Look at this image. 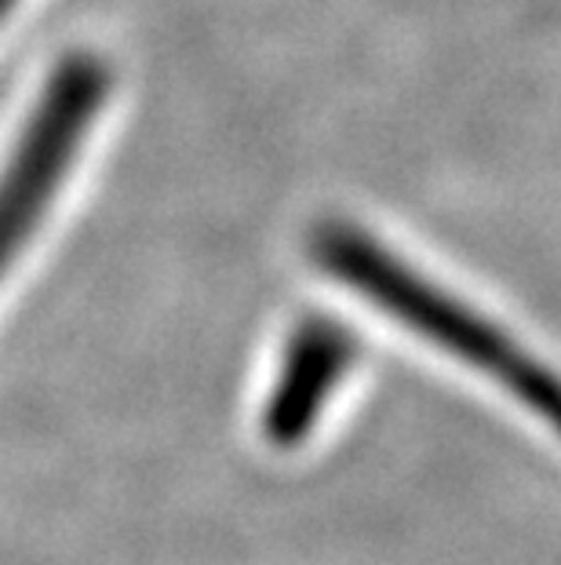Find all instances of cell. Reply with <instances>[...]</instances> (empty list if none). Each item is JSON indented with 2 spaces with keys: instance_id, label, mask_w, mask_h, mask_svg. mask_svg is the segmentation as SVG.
I'll return each instance as SVG.
<instances>
[{
  "instance_id": "cell-1",
  "label": "cell",
  "mask_w": 561,
  "mask_h": 565,
  "mask_svg": "<svg viewBox=\"0 0 561 565\" xmlns=\"http://www.w3.org/2000/svg\"><path fill=\"white\" fill-rule=\"evenodd\" d=\"M310 248H314L317 267H325L365 303L379 307L409 332L431 340L438 351L456 358L460 365L482 372L561 438V376L518 347L515 335L488 321L482 310L438 288L427 274L398 259V252L379 245L357 226H317Z\"/></svg>"
},
{
  "instance_id": "cell-2",
  "label": "cell",
  "mask_w": 561,
  "mask_h": 565,
  "mask_svg": "<svg viewBox=\"0 0 561 565\" xmlns=\"http://www.w3.org/2000/svg\"><path fill=\"white\" fill-rule=\"evenodd\" d=\"M106 95L110 70L95 55H69L44 81L15 147L0 164V278L15 267L19 252L52 212Z\"/></svg>"
},
{
  "instance_id": "cell-3",
  "label": "cell",
  "mask_w": 561,
  "mask_h": 565,
  "mask_svg": "<svg viewBox=\"0 0 561 565\" xmlns=\"http://www.w3.org/2000/svg\"><path fill=\"white\" fill-rule=\"evenodd\" d=\"M357 358V347L343 324L328 318H306L284 343L278 380L262 405V438L292 449L306 441L332 394L339 391Z\"/></svg>"
}]
</instances>
